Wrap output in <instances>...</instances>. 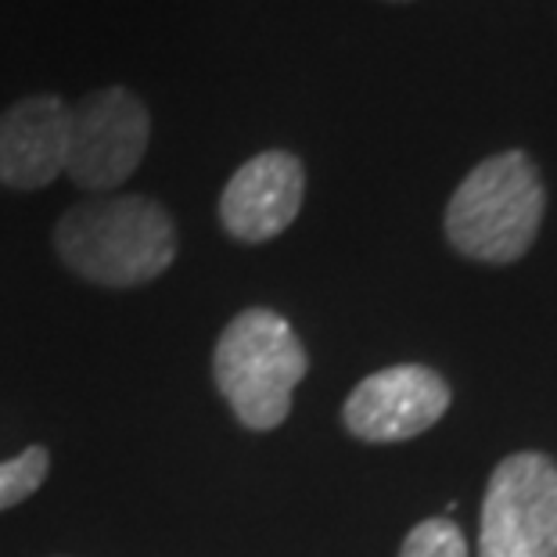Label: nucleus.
Segmentation results:
<instances>
[{
    "instance_id": "obj_3",
    "label": "nucleus",
    "mask_w": 557,
    "mask_h": 557,
    "mask_svg": "<svg viewBox=\"0 0 557 557\" xmlns=\"http://www.w3.org/2000/svg\"><path fill=\"white\" fill-rule=\"evenodd\" d=\"M310 371L295 327L274 310L252 306L223 327L212 352L220 396L252 432H270L292 413L295 385Z\"/></svg>"
},
{
    "instance_id": "obj_10",
    "label": "nucleus",
    "mask_w": 557,
    "mask_h": 557,
    "mask_svg": "<svg viewBox=\"0 0 557 557\" xmlns=\"http://www.w3.org/2000/svg\"><path fill=\"white\" fill-rule=\"evenodd\" d=\"M399 557H468V540L454 521L429 518L407 532Z\"/></svg>"
},
{
    "instance_id": "obj_2",
    "label": "nucleus",
    "mask_w": 557,
    "mask_h": 557,
    "mask_svg": "<svg viewBox=\"0 0 557 557\" xmlns=\"http://www.w3.org/2000/svg\"><path fill=\"white\" fill-rule=\"evenodd\" d=\"M547 187L540 165L525 151H500L482 159L457 184L446 206V242L465 259L485 267L518 263L540 238Z\"/></svg>"
},
{
    "instance_id": "obj_9",
    "label": "nucleus",
    "mask_w": 557,
    "mask_h": 557,
    "mask_svg": "<svg viewBox=\"0 0 557 557\" xmlns=\"http://www.w3.org/2000/svg\"><path fill=\"white\" fill-rule=\"evenodd\" d=\"M47 471H51V454L47 446H26L18 457H11L0 465V511L29 500L40 490Z\"/></svg>"
},
{
    "instance_id": "obj_5",
    "label": "nucleus",
    "mask_w": 557,
    "mask_h": 557,
    "mask_svg": "<svg viewBox=\"0 0 557 557\" xmlns=\"http://www.w3.org/2000/svg\"><path fill=\"white\" fill-rule=\"evenodd\" d=\"M151 137L148 104L126 87L87 94L69 109L65 176L83 191L112 195L145 162Z\"/></svg>"
},
{
    "instance_id": "obj_7",
    "label": "nucleus",
    "mask_w": 557,
    "mask_h": 557,
    "mask_svg": "<svg viewBox=\"0 0 557 557\" xmlns=\"http://www.w3.org/2000/svg\"><path fill=\"white\" fill-rule=\"evenodd\" d=\"M306 198V165L292 151H259L220 195V223L234 242L263 245L292 227Z\"/></svg>"
},
{
    "instance_id": "obj_1",
    "label": "nucleus",
    "mask_w": 557,
    "mask_h": 557,
    "mask_svg": "<svg viewBox=\"0 0 557 557\" xmlns=\"http://www.w3.org/2000/svg\"><path fill=\"white\" fill-rule=\"evenodd\" d=\"M54 252L76 277L101 288H137L162 277L176 259V227L148 195H98L65 209Z\"/></svg>"
},
{
    "instance_id": "obj_8",
    "label": "nucleus",
    "mask_w": 557,
    "mask_h": 557,
    "mask_svg": "<svg viewBox=\"0 0 557 557\" xmlns=\"http://www.w3.org/2000/svg\"><path fill=\"white\" fill-rule=\"evenodd\" d=\"M69 104L54 94H33L0 112V184L40 191L65 173Z\"/></svg>"
},
{
    "instance_id": "obj_6",
    "label": "nucleus",
    "mask_w": 557,
    "mask_h": 557,
    "mask_svg": "<svg viewBox=\"0 0 557 557\" xmlns=\"http://www.w3.org/2000/svg\"><path fill=\"white\" fill-rule=\"evenodd\" d=\"M454 403L446 377L424 363H396L367 374L352 388L342 424L360 443H407L443 421Z\"/></svg>"
},
{
    "instance_id": "obj_4",
    "label": "nucleus",
    "mask_w": 557,
    "mask_h": 557,
    "mask_svg": "<svg viewBox=\"0 0 557 557\" xmlns=\"http://www.w3.org/2000/svg\"><path fill=\"white\" fill-rule=\"evenodd\" d=\"M479 557H557V460L536 449L504 457L482 500Z\"/></svg>"
}]
</instances>
